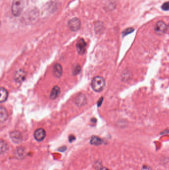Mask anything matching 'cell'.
<instances>
[{
  "label": "cell",
  "instance_id": "obj_13",
  "mask_svg": "<svg viewBox=\"0 0 169 170\" xmlns=\"http://www.w3.org/2000/svg\"><path fill=\"white\" fill-rule=\"evenodd\" d=\"M86 102V96L83 94H80L79 96H77L76 100V103L79 106H83Z\"/></svg>",
  "mask_w": 169,
  "mask_h": 170
},
{
  "label": "cell",
  "instance_id": "obj_19",
  "mask_svg": "<svg viewBox=\"0 0 169 170\" xmlns=\"http://www.w3.org/2000/svg\"><path fill=\"white\" fill-rule=\"evenodd\" d=\"M75 136H71L70 137V138H69V140H70V142H72L73 140H75Z\"/></svg>",
  "mask_w": 169,
  "mask_h": 170
},
{
  "label": "cell",
  "instance_id": "obj_3",
  "mask_svg": "<svg viewBox=\"0 0 169 170\" xmlns=\"http://www.w3.org/2000/svg\"><path fill=\"white\" fill-rule=\"evenodd\" d=\"M167 26L166 25L165 23L163 21H158L157 23H156L154 30L155 32H156V34L158 35H162L164 34L165 32L167 31Z\"/></svg>",
  "mask_w": 169,
  "mask_h": 170
},
{
  "label": "cell",
  "instance_id": "obj_17",
  "mask_svg": "<svg viewBox=\"0 0 169 170\" xmlns=\"http://www.w3.org/2000/svg\"><path fill=\"white\" fill-rule=\"evenodd\" d=\"M162 9L165 11H169V2H165L164 3L162 6Z\"/></svg>",
  "mask_w": 169,
  "mask_h": 170
},
{
  "label": "cell",
  "instance_id": "obj_9",
  "mask_svg": "<svg viewBox=\"0 0 169 170\" xmlns=\"http://www.w3.org/2000/svg\"><path fill=\"white\" fill-rule=\"evenodd\" d=\"M54 74L56 77L60 78L63 73V68L60 64H56L54 67Z\"/></svg>",
  "mask_w": 169,
  "mask_h": 170
},
{
  "label": "cell",
  "instance_id": "obj_12",
  "mask_svg": "<svg viewBox=\"0 0 169 170\" xmlns=\"http://www.w3.org/2000/svg\"><path fill=\"white\" fill-rule=\"evenodd\" d=\"M0 102H5L8 98V91H7L6 89L2 87L1 88L0 90Z\"/></svg>",
  "mask_w": 169,
  "mask_h": 170
},
{
  "label": "cell",
  "instance_id": "obj_6",
  "mask_svg": "<svg viewBox=\"0 0 169 170\" xmlns=\"http://www.w3.org/2000/svg\"><path fill=\"white\" fill-rule=\"evenodd\" d=\"M10 137L12 141L15 143H19L23 140V136L20 132L14 131L10 133Z\"/></svg>",
  "mask_w": 169,
  "mask_h": 170
},
{
  "label": "cell",
  "instance_id": "obj_10",
  "mask_svg": "<svg viewBox=\"0 0 169 170\" xmlns=\"http://www.w3.org/2000/svg\"><path fill=\"white\" fill-rule=\"evenodd\" d=\"M60 94V88L58 86H55L51 91L50 96V98L52 100L56 99L58 97Z\"/></svg>",
  "mask_w": 169,
  "mask_h": 170
},
{
  "label": "cell",
  "instance_id": "obj_4",
  "mask_svg": "<svg viewBox=\"0 0 169 170\" xmlns=\"http://www.w3.org/2000/svg\"><path fill=\"white\" fill-rule=\"evenodd\" d=\"M68 25L70 29L73 31H77L81 27V22L79 19L77 17L73 18L69 21Z\"/></svg>",
  "mask_w": 169,
  "mask_h": 170
},
{
  "label": "cell",
  "instance_id": "obj_21",
  "mask_svg": "<svg viewBox=\"0 0 169 170\" xmlns=\"http://www.w3.org/2000/svg\"><path fill=\"white\" fill-rule=\"evenodd\" d=\"M167 31H169V25L168 26H167Z\"/></svg>",
  "mask_w": 169,
  "mask_h": 170
},
{
  "label": "cell",
  "instance_id": "obj_18",
  "mask_svg": "<svg viewBox=\"0 0 169 170\" xmlns=\"http://www.w3.org/2000/svg\"><path fill=\"white\" fill-rule=\"evenodd\" d=\"M142 170H151V169L148 166H144Z\"/></svg>",
  "mask_w": 169,
  "mask_h": 170
},
{
  "label": "cell",
  "instance_id": "obj_14",
  "mask_svg": "<svg viewBox=\"0 0 169 170\" xmlns=\"http://www.w3.org/2000/svg\"><path fill=\"white\" fill-rule=\"evenodd\" d=\"M102 142L103 141L101 139L97 136H93L90 140V143L94 145H99L102 143Z\"/></svg>",
  "mask_w": 169,
  "mask_h": 170
},
{
  "label": "cell",
  "instance_id": "obj_15",
  "mask_svg": "<svg viewBox=\"0 0 169 170\" xmlns=\"http://www.w3.org/2000/svg\"><path fill=\"white\" fill-rule=\"evenodd\" d=\"M81 67L79 64H76L73 66V70H72V72L74 75H77L79 74V73L81 72Z\"/></svg>",
  "mask_w": 169,
  "mask_h": 170
},
{
  "label": "cell",
  "instance_id": "obj_11",
  "mask_svg": "<svg viewBox=\"0 0 169 170\" xmlns=\"http://www.w3.org/2000/svg\"><path fill=\"white\" fill-rule=\"evenodd\" d=\"M8 114L6 108L1 106L0 108V120L1 122L6 121L8 118Z\"/></svg>",
  "mask_w": 169,
  "mask_h": 170
},
{
  "label": "cell",
  "instance_id": "obj_1",
  "mask_svg": "<svg viewBox=\"0 0 169 170\" xmlns=\"http://www.w3.org/2000/svg\"><path fill=\"white\" fill-rule=\"evenodd\" d=\"M24 0H13L11 6V12L15 17L21 15L24 8Z\"/></svg>",
  "mask_w": 169,
  "mask_h": 170
},
{
  "label": "cell",
  "instance_id": "obj_7",
  "mask_svg": "<svg viewBox=\"0 0 169 170\" xmlns=\"http://www.w3.org/2000/svg\"><path fill=\"white\" fill-rule=\"evenodd\" d=\"M34 135L36 140H37L38 141H41L45 138L46 135V132L44 129H38L34 132Z\"/></svg>",
  "mask_w": 169,
  "mask_h": 170
},
{
  "label": "cell",
  "instance_id": "obj_20",
  "mask_svg": "<svg viewBox=\"0 0 169 170\" xmlns=\"http://www.w3.org/2000/svg\"><path fill=\"white\" fill-rule=\"evenodd\" d=\"M99 170H110L109 169L107 168L106 167H103L102 168L100 169Z\"/></svg>",
  "mask_w": 169,
  "mask_h": 170
},
{
  "label": "cell",
  "instance_id": "obj_5",
  "mask_svg": "<svg viewBox=\"0 0 169 170\" xmlns=\"http://www.w3.org/2000/svg\"><path fill=\"white\" fill-rule=\"evenodd\" d=\"M86 43L84 40L83 38L80 39L77 44V49L78 53L81 55L84 54L86 50Z\"/></svg>",
  "mask_w": 169,
  "mask_h": 170
},
{
  "label": "cell",
  "instance_id": "obj_8",
  "mask_svg": "<svg viewBox=\"0 0 169 170\" xmlns=\"http://www.w3.org/2000/svg\"><path fill=\"white\" fill-rule=\"evenodd\" d=\"M25 77H26V73L23 70H19L15 73V81L20 83L24 81Z\"/></svg>",
  "mask_w": 169,
  "mask_h": 170
},
{
  "label": "cell",
  "instance_id": "obj_2",
  "mask_svg": "<svg viewBox=\"0 0 169 170\" xmlns=\"http://www.w3.org/2000/svg\"><path fill=\"white\" fill-rule=\"evenodd\" d=\"M105 86V81L102 77L97 76L94 78L91 82L92 89L96 92H100L103 90Z\"/></svg>",
  "mask_w": 169,
  "mask_h": 170
},
{
  "label": "cell",
  "instance_id": "obj_16",
  "mask_svg": "<svg viewBox=\"0 0 169 170\" xmlns=\"http://www.w3.org/2000/svg\"><path fill=\"white\" fill-rule=\"evenodd\" d=\"M134 29L132 27H129V28H126L125 30L123 31L122 34L123 36H126L128 34L131 33L132 32H134Z\"/></svg>",
  "mask_w": 169,
  "mask_h": 170
}]
</instances>
